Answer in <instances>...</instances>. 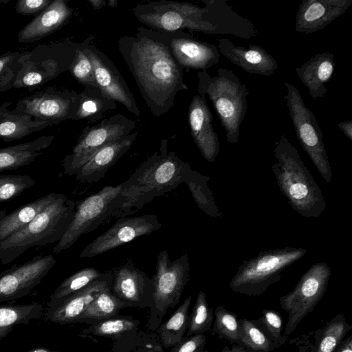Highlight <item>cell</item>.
<instances>
[{
  "label": "cell",
  "instance_id": "obj_8",
  "mask_svg": "<svg viewBox=\"0 0 352 352\" xmlns=\"http://www.w3.org/2000/svg\"><path fill=\"white\" fill-rule=\"evenodd\" d=\"M203 8L187 2L166 0L145 1L136 5L133 13L151 29L164 32L188 30L205 34H216L212 26L202 21Z\"/></svg>",
  "mask_w": 352,
  "mask_h": 352
},
{
  "label": "cell",
  "instance_id": "obj_3",
  "mask_svg": "<svg viewBox=\"0 0 352 352\" xmlns=\"http://www.w3.org/2000/svg\"><path fill=\"white\" fill-rule=\"evenodd\" d=\"M274 156L276 162L272 170L288 204L304 217H319L327 207L321 190L296 147L284 135L275 144Z\"/></svg>",
  "mask_w": 352,
  "mask_h": 352
},
{
  "label": "cell",
  "instance_id": "obj_14",
  "mask_svg": "<svg viewBox=\"0 0 352 352\" xmlns=\"http://www.w3.org/2000/svg\"><path fill=\"white\" fill-rule=\"evenodd\" d=\"M189 276L190 263L187 254L171 261L167 250L160 252L157 257L156 272L152 279V296L156 308L162 314L177 303Z\"/></svg>",
  "mask_w": 352,
  "mask_h": 352
},
{
  "label": "cell",
  "instance_id": "obj_21",
  "mask_svg": "<svg viewBox=\"0 0 352 352\" xmlns=\"http://www.w3.org/2000/svg\"><path fill=\"white\" fill-rule=\"evenodd\" d=\"M204 3L201 20L210 24L216 34H231L249 39L256 36L257 31L253 23L239 15L226 0H202Z\"/></svg>",
  "mask_w": 352,
  "mask_h": 352
},
{
  "label": "cell",
  "instance_id": "obj_1",
  "mask_svg": "<svg viewBox=\"0 0 352 352\" xmlns=\"http://www.w3.org/2000/svg\"><path fill=\"white\" fill-rule=\"evenodd\" d=\"M118 47L151 113L157 118L166 114L177 94L188 89L167 33L141 26L135 35L120 36Z\"/></svg>",
  "mask_w": 352,
  "mask_h": 352
},
{
  "label": "cell",
  "instance_id": "obj_40",
  "mask_svg": "<svg viewBox=\"0 0 352 352\" xmlns=\"http://www.w3.org/2000/svg\"><path fill=\"white\" fill-rule=\"evenodd\" d=\"M212 320V309L207 302L206 294L200 291L188 319L187 336L207 331L211 327Z\"/></svg>",
  "mask_w": 352,
  "mask_h": 352
},
{
  "label": "cell",
  "instance_id": "obj_11",
  "mask_svg": "<svg viewBox=\"0 0 352 352\" xmlns=\"http://www.w3.org/2000/svg\"><path fill=\"white\" fill-rule=\"evenodd\" d=\"M135 128V121L120 113L84 128L71 153L62 160L64 175H75L100 148L129 135Z\"/></svg>",
  "mask_w": 352,
  "mask_h": 352
},
{
  "label": "cell",
  "instance_id": "obj_43",
  "mask_svg": "<svg viewBox=\"0 0 352 352\" xmlns=\"http://www.w3.org/2000/svg\"><path fill=\"white\" fill-rule=\"evenodd\" d=\"M34 184L35 180L28 175H0V203L19 197Z\"/></svg>",
  "mask_w": 352,
  "mask_h": 352
},
{
  "label": "cell",
  "instance_id": "obj_25",
  "mask_svg": "<svg viewBox=\"0 0 352 352\" xmlns=\"http://www.w3.org/2000/svg\"><path fill=\"white\" fill-rule=\"evenodd\" d=\"M73 12L64 0H54L18 34L21 43H32L51 34L65 25Z\"/></svg>",
  "mask_w": 352,
  "mask_h": 352
},
{
  "label": "cell",
  "instance_id": "obj_48",
  "mask_svg": "<svg viewBox=\"0 0 352 352\" xmlns=\"http://www.w3.org/2000/svg\"><path fill=\"white\" fill-rule=\"evenodd\" d=\"M333 352H352V336L344 339Z\"/></svg>",
  "mask_w": 352,
  "mask_h": 352
},
{
  "label": "cell",
  "instance_id": "obj_4",
  "mask_svg": "<svg viewBox=\"0 0 352 352\" xmlns=\"http://www.w3.org/2000/svg\"><path fill=\"white\" fill-rule=\"evenodd\" d=\"M75 210L76 201L60 194L31 221L0 243V263H11L32 247L58 242L67 231Z\"/></svg>",
  "mask_w": 352,
  "mask_h": 352
},
{
  "label": "cell",
  "instance_id": "obj_18",
  "mask_svg": "<svg viewBox=\"0 0 352 352\" xmlns=\"http://www.w3.org/2000/svg\"><path fill=\"white\" fill-rule=\"evenodd\" d=\"M166 33L170 52L183 68L206 71L219 62L221 55L216 45L184 31Z\"/></svg>",
  "mask_w": 352,
  "mask_h": 352
},
{
  "label": "cell",
  "instance_id": "obj_24",
  "mask_svg": "<svg viewBox=\"0 0 352 352\" xmlns=\"http://www.w3.org/2000/svg\"><path fill=\"white\" fill-rule=\"evenodd\" d=\"M138 133L136 131L100 148L75 175L76 179L94 183L102 179L108 170L131 147Z\"/></svg>",
  "mask_w": 352,
  "mask_h": 352
},
{
  "label": "cell",
  "instance_id": "obj_13",
  "mask_svg": "<svg viewBox=\"0 0 352 352\" xmlns=\"http://www.w3.org/2000/svg\"><path fill=\"white\" fill-rule=\"evenodd\" d=\"M78 93L67 89L47 87L19 100L14 112L34 120L57 124L72 120L75 113Z\"/></svg>",
  "mask_w": 352,
  "mask_h": 352
},
{
  "label": "cell",
  "instance_id": "obj_53",
  "mask_svg": "<svg viewBox=\"0 0 352 352\" xmlns=\"http://www.w3.org/2000/svg\"><path fill=\"white\" fill-rule=\"evenodd\" d=\"M107 6L111 7V8L116 7L118 6V1H116V0H109L107 2Z\"/></svg>",
  "mask_w": 352,
  "mask_h": 352
},
{
  "label": "cell",
  "instance_id": "obj_39",
  "mask_svg": "<svg viewBox=\"0 0 352 352\" xmlns=\"http://www.w3.org/2000/svg\"><path fill=\"white\" fill-rule=\"evenodd\" d=\"M107 288L94 299L79 318L101 319L111 316L118 311L122 302Z\"/></svg>",
  "mask_w": 352,
  "mask_h": 352
},
{
  "label": "cell",
  "instance_id": "obj_41",
  "mask_svg": "<svg viewBox=\"0 0 352 352\" xmlns=\"http://www.w3.org/2000/svg\"><path fill=\"white\" fill-rule=\"evenodd\" d=\"M94 36V34H91L81 42L69 70L78 82L85 87H98L95 79L92 64L84 52V47Z\"/></svg>",
  "mask_w": 352,
  "mask_h": 352
},
{
  "label": "cell",
  "instance_id": "obj_42",
  "mask_svg": "<svg viewBox=\"0 0 352 352\" xmlns=\"http://www.w3.org/2000/svg\"><path fill=\"white\" fill-rule=\"evenodd\" d=\"M21 52H8L0 55V92L13 88L21 69Z\"/></svg>",
  "mask_w": 352,
  "mask_h": 352
},
{
  "label": "cell",
  "instance_id": "obj_32",
  "mask_svg": "<svg viewBox=\"0 0 352 352\" xmlns=\"http://www.w3.org/2000/svg\"><path fill=\"white\" fill-rule=\"evenodd\" d=\"M352 325L342 314H338L325 326L314 333V344L311 352H333L342 342Z\"/></svg>",
  "mask_w": 352,
  "mask_h": 352
},
{
  "label": "cell",
  "instance_id": "obj_44",
  "mask_svg": "<svg viewBox=\"0 0 352 352\" xmlns=\"http://www.w3.org/2000/svg\"><path fill=\"white\" fill-rule=\"evenodd\" d=\"M252 320L272 340L281 345L287 341V336L282 335L283 318L278 312L271 309H263L261 316Z\"/></svg>",
  "mask_w": 352,
  "mask_h": 352
},
{
  "label": "cell",
  "instance_id": "obj_27",
  "mask_svg": "<svg viewBox=\"0 0 352 352\" xmlns=\"http://www.w3.org/2000/svg\"><path fill=\"white\" fill-rule=\"evenodd\" d=\"M111 287L120 298L139 302L148 289L153 288V281L131 261L113 268Z\"/></svg>",
  "mask_w": 352,
  "mask_h": 352
},
{
  "label": "cell",
  "instance_id": "obj_50",
  "mask_svg": "<svg viewBox=\"0 0 352 352\" xmlns=\"http://www.w3.org/2000/svg\"><path fill=\"white\" fill-rule=\"evenodd\" d=\"M220 352H257L245 347L242 344H232L231 346H225Z\"/></svg>",
  "mask_w": 352,
  "mask_h": 352
},
{
  "label": "cell",
  "instance_id": "obj_7",
  "mask_svg": "<svg viewBox=\"0 0 352 352\" xmlns=\"http://www.w3.org/2000/svg\"><path fill=\"white\" fill-rule=\"evenodd\" d=\"M80 43L65 38L23 52L19 59L21 69L13 88L32 91L69 72Z\"/></svg>",
  "mask_w": 352,
  "mask_h": 352
},
{
  "label": "cell",
  "instance_id": "obj_22",
  "mask_svg": "<svg viewBox=\"0 0 352 352\" xmlns=\"http://www.w3.org/2000/svg\"><path fill=\"white\" fill-rule=\"evenodd\" d=\"M217 47L221 55L248 73L271 76L278 69L274 58L259 45H250L245 48L235 45L228 38H220Z\"/></svg>",
  "mask_w": 352,
  "mask_h": 352
},
{
  "label": "cell",
  "instance_id": "obj_31",
  "mask_svg": "<svg viewBox=\"0 0 352 352\" xmlns=\"http://www.w3.org/2000/svg\"><path fill=\"white\" fill-rule=\"evenodd\" d=\"M117 107L116 102L107 97L99 87L87 86L78 93L73 121H98Z\"/></svg>",
  "mask_w": 352,
  "mask_h": 352
},
{
  "label": "cell",
  "instance_id": "obj_17",
  "mask_svg": "<svg viewBox=\"0 0 352 352\" xmlns=\"http://www.w3.org/2000/svg\"><path fill=\"white\" fill-rule=\"evenodd\" d=\"M56 261L51 254L37 255L0 273V302L27 296L47 275Z\"/></svg>",
  "mask_w": 352,
  "mask_h": 352
},
{
  "label": "cell",
  "instance_id": "obj_37",
  "mask_svg": "<svg viewBox=\"0 0 352 352\" xmlns=\"http://www.w3.org/2000/svg\"><path fill=\"white\" fill-rule=\"evenodd\" d=\"M241 342L245 347L257 352H272L282 345L272 340L252 320L239 319Z\"/></svg>",
  "mask_w": 352,
  "mask_h": 352
},
{
  "label": "cell",
  "instance_id": "obj_19",
  "mask_svg": "<svg viewBox=\"0 0 352 352\" xmlns=\"http://www.w3.org/2000/svg\"><path fill=\"white\" fill-rule=\"evenodd\" d=\"M188 124L192 139L202 156L208 162H213L219 153L220 143L214 131L212 115L206 96L195 95L189 104Z\"/></svg>",
  "mask_w": 352,
  "mask_h": 352
},
{
  "label": "cell",
  "instance_id": "obj_38",
  "mask_svg": "<svg viewBox=\"0 0 352 352\" xmlns=\"http://www.w3.org/2000/svg\"><path fill=\"white\" fill-rule=\"evenodd\" d=\"M212 333L231 344H241V327L237 315L228 311L224 305L218 306L214 311Z\"/></svg>",
  "mask_w": 352,
  "mask_h": 352
},
{
  "label": "cell",
  "instance_id": "obj_47",
  "mask_svg": "<svg viewBox=\"0 0 352 352\" xmlns=\"http://www.w3.org/2000/svg\"><path fill=\"white\" fill-rule=\"evenodd\" d=\"M206 344L204 333L195 334L177 344L173 352H202Z\"/></svg>",
  "mask_w": 352,
  "mask_h": 352
},
{
  "label": "cell",
  "instance_id": "obj_26",
  "mask_svg": "<svg viewBox=\"0 0 352 352\" xmlns=\"http://www.w3.org/2000/svg\"><path fill=\"white\" fill-rule=\"evenodd\" d=\"M335 69L334 55L323 52L311 56L296 72L302 83L307 87L314 99L325 98L324 84L331 78Z\"/></svg>",
  "mask_w": 352,
  "mask_h": 352
},
{
  "label": "cell",
  "instance_id": "obj_10",
  "mask_svg": "<svg viewBox=\"0 0 352 352\" xmlns=\"http://www.w3.org/2000/svg\"><path fill=\"white\" fill-rule=\"evenodd\" d=\"M287 93L286 105L299 142L312 163L327 182L332 179L322 131L312 111L307 107L299 90L293 85L285 82Z\"/></svg>",
  "mask_w": 352,
  "mask_h": 352
},
{
  "label": "cell",
  "instance_id": "obj_20",
  "mask_svg": "<svg viewBox=\"0 0 352 352\" xmlns=\"http://www.w3.org/2000/svg\"><path fill=\"white\" fill-rule=\"evenodd\" d=\"M352 0H304L296 15L295 30L311 34L324 29L351 6Z\"/></svg>",
  "mask_w": 352,
  "mask_h": 352
},
{
  "label": "cell",
  "instance_id": "obj_30",
  "mask_svg": "<svg viewBox=\"0 0 352 352\" xmlns=\"http://www.w3.org/2000/svg\"><path fill=\"white\" fill-rule=\"evenodd\" d=\"M54 135H44L37 139L0 148V172L16 170L28 166L52 143Z\"/></svg>",
  "mask_w": 352,
  "mask_h": 352
},
{
  "label": "cell",
  "instance_id": "obj_2",
  "mask_svg": "<svg viewBox=\"0 0 352 352\" xmlns=\"http://www.w3.org/2000/svg\"><path fill=\"white\" fill-rule=\"evenodd\" d=\"M186 164L168 151V140H162L159 151L124 182L122 201L113 218L133 214L154 198L175 189L184 182Z\"/></svg>",
  "mask_w": 352,
  "mask_h": 352
},
{
  "label": "cell",
  "instance_id": "obj_12",
  "mask_svg": "<svg viewBox=\"0 0 352 352\" xmlns=\"http://www.w3.org/2000/svg\"><path fill=\"white\" fill-rule=\"evenodd\" d=\"M331 274V268L326 263H316L301 276L293 290L280 298L282 309L289 315L285 336H289L313 311L325 294Z\"/></svg>",
  "mask_w": 352,
  "mask_h": 352
},
{
  "label": "cell",
  "instance_id": "obj_28",
  "mask_svg": "<svg viewBox=\"0 0 352 352\" xmlns=\"http://www.w3.org/2000/svg\"><path fill=\"white\" fill-rule=\"evenodd\" d=\"M12 102L0 104V140L9 142L19 140L30 134L55 124L52 122L36 120L30 116L17 113L8 107Z\"/></svg>",
  "mask_w": 352,
  "mask_h": 352
},
{
  "label": "cell",
  "instance_id": "obj_6",
  "mask_svg": "<svg viewBox=\"0 0 352 352\" xmlns=\"http://www.w3.org/2000/svg\"><path fill=\"white\" fill-rule=\"evenodd\" d=\"M307 252L305 248L294 247L261 251L239 265L229 286L234 292L241 295H261L270 285L280 280L284 270Z\"/></svg>",
  "mask_w": 352,
  "mask_h": 352
},
{
  "label": "cell",
  "instance_id": "obj_34",
  "mask_svg": "<svg viewBox=\"0 0 352 352\" xmlns=\"http://www.w3.org/2000/svg\"><path fill=\"white\" fill-rule=\"evenodd\" d=\"M43 309V306L36 302L25 305L1 306L0 341L12 331L14 326L28 324L32 320L40 318Z\"/></svg>",
  "mask_w": 352,
  "mask_h": 352
},
{
  "label": "cell",
  "instance_id": "obj_5",
  "mask_svg": "<svg viewBox=\"0 0 352 352\" xmlns=\"http://www.w3.org/2000/svg\"><path fill=\"white\" fill-rule=\"evenodd\" d=\"M197 91L208 95L223 127L226 140L239 142L240 127L248 109L249 91L232 70L219 68L211 76L206 70L198 72Z\"/></svg>",
  "mask_w": 352,
  "mask_h": 352
},
{
  "label": "cell",
  "instance_id": "obj_36",
  "mask_svg": "<svg viewBox=\"0 0 352 352\" xmlns=\"http://www.w3.org/2000/svg\"><path fill=\"white\" fill-rule=\"evenodd\" d=\"M191 300L192 297L188 296L160 329V340L165 347L175 346L182 342L188 325V311Z\"/></svg>",
  "mask_w": 352,
  "mask_h": 352
},
{
  "label": "cell",
  "instance_id": "obj_51",
  "mask_svg": "<svg viewBox=\"0 0 352 352\" xmlns=\"http://www.w3.org/2000/svg\"><path fill=\"white\" fill-rule=\"evenodd\" d=\"M94 10H99L107 4L105 0H88Z\"/></svg>",
  "mask_w": 352,
  "mask_h": 352
},
{
  "label": "cell",
  "instance_id": "obj_45",
  "mask_svg": "<svg viewBox=\"0 0 352 352\" xmlns=\"http://www.w3.org/2000/svg\"><path fill=\"white\" fill-rule=\"evenodd\" d=\"M133 321L124 319L109 320L94 326L91 331L98 336L117 335L135 327Z\"/></svg>",
  "mask_w": 352,
  "mask_h": 352
},
{
  "label": "cell",
  "instance_id": "obj_16",
  "mask_svg": "<svg viewBox=\"0 0 352 352\" xmlns=\"http://www.w3.org/2000/svg\"><path fill=\"white\" fill-rule=\"evenodd\" d=\"M95 36L84 47L90 60L99 89L109 98L119 102L132 114L138 117L141 111L124 78L112 60L94 44Z\"/></svg>",
  "mask_w": 352,
  "mask_h": 352
},
{
  "label": "cell",
  "instance_id": "obj_35",
  "mask_svg": "<svg viewBox=\"0 0 352 352\" xmlns=\"http://www.w3.org/2000/svg\"><path fill=\"white\" fill-rule=\"evenodd\" d=\"M93 267L83 268L64 280L50 296L47 303L49 308H56L67 297L91 283L106 275Z\"/></svg>",
  "mask_w": 352,
  "mask_h": 352
},
{
  "label": "cell",
  "instance_id": "obj_49",
  "mask_svg": "<svg viewBox=\"0 0 352 352\" xmlns=\"http://www.w3.org/2000/svg\"><path fill=\"white\" fill-rule=\"evenodd\" d=\"M338 126L346 138L352 141V121L347 120L341 122L338 124Z\"/></svg>",
  "mask_w": 352,
  "mask_h": 352
},
{
  "label": "cell",
  "instance_id": "obj_9",
  "mask_svg": "<svg viewBox=\"0 0 352 352\" xmlns=\"http://www.w3.org/2000/svg\"><path fill=\"white\" fill-rule=\"evenodd\" d=\"M124 182L118 186H106L98 192L76 201L74 219L63 237L54 247L59 253L69 248L82 235L94 230L109 218L122 201Z\"/></svg>",
  "mask_w": 352,
  "mask_h": 352
},
{
  "label": "cell",
  "instance_id": "obj_33",
  "mask_svg": "<svg viewBox=\"0 0 352 352\" xmlns=\"http://www.w3.org/2000/svg\"><path fill=\"white\" fill-rule=\"evenodd\" d=\"M210 178L192 170L187 162L184 182L186 184L198 207L210 217H221L208 182Z\"/></svg>",
  "mask_w": 352,
  "mask_h": 352
},
{
  "label": "cell",
  "instance_id": "obj_46",
  "mask_svg": "<svg viewBox=\"0 0 352 352\" xmlns=\"http://www.w3.org/2000/svg\"><path fill=\"white\" fill-rule=\"evenodd\" d=\"M52 0H19L15 6L16 13L22 15L40 14Z\"/></svg>",
  "mask_w": 352,
  "mask_h": 352
},
{
  "label": "cell",
  "instance_id": "obj_15",
  "mask_svg": "<svg viewBox=\"0 0 352 352\" xmlns=\"http://www.w3.org/2000/svg\"><path fill=\"white\" fill-rule=\"evenodd\" d=\"M161 227L162 223L153 214L119 218L111 228L82 250L80 258L102 254L140 236L148 235Z\"/></svg>",
  "mask_w": 352,
  "mask_h": 352
},
{
  "label": "cell",
  "instance_id": "obj_52",
  "mask_svg": "<svg viewBox=\"0 0 352 352\" xmlns=\"http://www.w3.org/2000/svg\"><path fill=\"white\" fill-rule=\"evenodd\" d=\"M27 352H60V351H52V350H50L48 349L38 347V348L32 349Z\"/></svg>",
  "mask_w": 352,
  "mask_h": 352
},
{
  "label": "cell",
  "instance_id": "obj_54",
  "mask_svg": "<svg viewBox=\"0 0 352 352\" xmlns=\"http://www.w3.org/2000/svg\"><path fill=\"white\" fill-rule=\"evenodd\" d=\"M9 1H10V0H0V5L1 4H5V3H6L9 2Z\"/></svg>",
  "mask_w": 352,
  "mask_h": 352
},
{
  "label": "cell",
  "instance_id": "obj_23",
  "mask_svg": "<svg viewBox=\"0 0 352 352\" xmlns=\"http://www.w3.org/2000/svg\"><path fill=\"white\" fill-rule=\"evenodd\" d=\"M111 272L91 283L84 288L67 297L56 308H49L45 313V321L60 324L73 322L79 318L94 299L103 290L111 287Z\"/></svg>",
  "mask_w": 352,
  "mask_h": 352
},
{
  "label": "cell",
  "instance_id": "obj_29",
  "mask_svg": "<svg viewBox=\"0 0 352 352\" xmlns=\"http://www.w3.org/2000/svg\"><path fill=\"white\" fill-rule=\"evenodd\" d=\"M61 193H50L7 214L0 210V243L31 221L57 199Z\"/></svg>",
  "mask_w": 352,
  "mask_h": 352
}]
</instances>
